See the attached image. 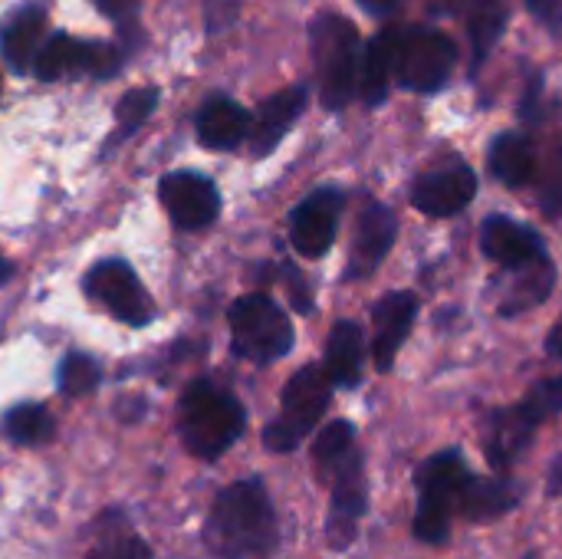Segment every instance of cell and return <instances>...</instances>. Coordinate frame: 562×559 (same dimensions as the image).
Returning a JSON list of instances; mask_svg holds the SVG:
<instances>
[{
	"label": "cell",
	"instance_id": "obj_1",
	"mask_svg": "<svg viewBox=\"0 0 562 559\" xmlns=\"http://www.w3.org/2000/svg\"><path fill=\"white\" fill-rule=\"evenodd\" d=\"M280 544L277 514L260 478L224 488L204 521V547L217 559H267Z\"/></svg>",
	"mask_w": 562,
	"mask_h": 559
},
{
	"label": "cell",
	"instance_id": "obj_2",
	"mask_svg": "<svg viewBox=\"0 0 562 559\" xmlns=\"http://www.w3.org/2000/svg\"><path fill=\"white\" fill-rule=\"evenodd\" d=\"M247 428L244 405L221 385L198 379L184 389L178 405V432L184 448L201 461H217L231 451Z\"/></svg>",
	"mask_w": 562,
	"mask_h": 559
},
{
	"label": "cell",
	"instance_id": "obj_3",
	"mask_svg": "<svg viewBox=\"0 0 562 559\" xmlns=\"http://www.w3.org/2000/svg\"><path fill=\"white\" fill-rule=\"evenodd\" d=\"M471 468L458 448L438 451L425 458L415 471L418 511H415V537L422 544H445L451 537L454 511H461V497L471 484Z\"/></svg>",
	"mask_w": 562,
	"mask_h": 559
},
{
	"label": "cell",
	"instance_id": "obj_4",
	"mask_svg": "<svg viewBox=\"0 0 562 559\" xmlns=\"http://www.w3.org/2000/svg\"><path fill=\"white\" fill-rule=\"evenodd\" d=\"M310 43L323 86V105L329 112H342L352 96H359V33L339 13H319L310 26Z\"/></svg>",
	"mask_w": 562,
	"mask_h": 559
},
{
	"label": "cell",
	"instance_id": "obj_5",
	"mask_svg": "<svg viewBox=\"0 0 562 559\" xmlns=\"http://www.w3.org/2000/svg\"><path fill=\"white\" fill-rule=\"evenodd\" d=\"M562 412V379L540 382L530 395L514 405L487 415L484 425V455L494 471H510L514 461L530 448L533 432Z\"/></svg>",
	"mask_w": 562,
	"mask_h": 559
},
{
	"label": "cell",
	"instance_id": "obj_6",
	"mask_svg": "<svg viewBox=\"0 0 562 559\" xmlns=\"http://www.w3.org/2000/svg\"><path fill=\"white\" fill-rule=\"evenodd\" d=\"M333 399V382L326 369L319 366H303L283 389L280 399V415L263 428V445L273 455H290L300 448V441L319 425Z\"/></svg>",
	"mask_w": 562,
	"mask_h": 559
},
{
	"label": "cell",
	"instance_id": "obj_7",
	"mask_svg": "<svg viewBox=\"0 0 562 559\" xmlns=\"http://www.w3.org/2000/svg\"><path fill=\"white\" fill-rule=\"evenodd\" d=\"M231 343L234 353L247 362L257 366H270L277 359H283L293 349V323L286 320V313L267 297V293H247L240 297L231 313Z\"/></svg>",
	"mask_w": 562,
	"mask_h": 559
},
{
	"label": "cell",
	"instance_id": "obj_8",
	"mask_svg": "<svg viewBox=\"0 0 562 559\" xmlns=\"http://www.w3.org/2000/svg\"><path fill=\"white\" fill-rule=\"evenodd\" d=\"M323 481H329L326 544L342 554L352 547V540L359 534V521L366 517V507H369V484H366V468H362L359 448H352L333 471H326Z\"/></svg>",
	"mask_w": 562,
	"mask_h": 559
},
{
	"label": "cell",
	"instance_id": "obj_9",
	"mask_svg": "<svg viewBox=\"0 0 562 559\" xmlns=\"http://www.w3.org/2000/svg\"><path fill=\"white\" fill-rule=\"evenodd\" d=\"M458 63V46L441 30H408L402 33L395 76L412 92H438Z\"/></svg>",
	"mask_w": 562,
	"mask_h": 559
},
{
	"label": "cell",
	"instance_id": "obj_10",
	"mask_svg": "<svg viewBox=\"0 0 562 559\" xmlns=\"http://www.w3.org/2000/svg\"><path fill=\"white\" fill-rule=\"evenodd\" d=\"M119 66H122V49L109 43H86L66 33H53L33 59V76L43 82H56L72 72L105 79V76H115Z\"/></svg>",
	"mask_w": 562,
	"mask_h": 559
},
{
	"label": "cell",
	"instance_id": "obj_11",
	"mask_svg": "<svg viewBox=\"0 0 562 559\" xmlns=\"http://www.w3.org/2000/svg\"><path fill=\"white\" fill-rule=\"evenodd\" d=\"M86 293L105 306L119 323H128V326H145L151 316H155V303L148 300L138 273L125 264V260H102L95 264L86 280H82Z\"/></svg>",
	"mask_w": 562,
	"mask_h": 559
},
{
	"label": "cell",
	"instance_id": "obj_12",
	"mask_svg": "<svg viewBox=\"0 0 562 559\" xmlns=\"http://www.w3.org/2000/svg\"><path fill=\"white\" fill-rule=\"evenodd\" d=\"M342 208H346V194L339 188H333V185L316 188L313 194H306L293 208V214H290V241H293L300 257L316 260L333 247Z\"/></svg>",
	"mask_w": 562,
	"mask_h": 559
},
{
	"label": "cell",
	"instance_id": "obj_13",
	"mask_svg": "<svg viewBox=\"0 0 562 559\" xmlns=\"http://www.w3.org/2000/svg\"><path fill=\"white\" fill-rule=\"evenodd\" d=\"M161 204L171 214V221L181 231H201L217 221L221 214V194L211 178L198 171H175L165 175L158 185Z\"/></svg>",
	"mask_w": 562,
	"mask_h": 559
},
{
	"label": "cell",
	"instance_id": "obj_14",
	"mask_svg": "<svg viewBox=\"0 0 562 559\" xmlns=\"http://www.w3.org/2000/svg\"><path fill=\"white\" fill-rule=\"evenodd\" d=\"M477 194V175L464 165H445L428 175H422L412 188V204L428 217H451L464 211Z\"/></svg>",
	"mask_w": 562,
	"mask_h": 559
},
{
	"label": "cell",
	"instance_id": "obj_15",
	"mask_svg": "<svg viewBox=\"0 0 562 559\" xmlns=\"http://www.w3.org/2000/svg\"><path fill=\"white\" fill-rule=\"evenodd\" d=\"M398 237V221L382 201H366L356 221V241L349 250V277L366 280L379 270Z\"/></svg>",
	"mask_w": 562,
	"mask_h": 559
},
{
	"label": "cell",
	"instance_id": "obj_16",
	"mask_svg": "<svg viewBox=\"0 0 562 559\" xmlns=\"http://www.w3.org/2000/svg\"><path fill=\"white\" fill-rule=\"evenodd\" d=\"M415 316H418V300L408 290H392L375 303V310H372V320H375L372 359H375L379 372H389L395 366L398 349L405 346V339L415 326Z\"/></svg>",
	"mask_w": 562,
	"mask_h": 559
},
{
	"label": "cell",
	"instance_id": "obj_17",
	"mask_svg": "<svg viewBox=\"0 0 562 559\" xmlns=\"http://www.w3.org/2000/svg\"><path fill=\"white\" fill-rule=\"evenodd\" d=\"M481 250L494 264H501L507 270H517L524 264H533V260L547 257L543 237L533 227H527L520 221H510L504 214H494V217H487L481 224Z\"/></svg>",
	"mask_w": 562,
	"mask_h": 559
},
{
	"label": "cell",
	"instance_id": "obj_18",
	"mask_svg": "<svg viewBox=\"0 0 562 559\" xmlns=\"http://www.w3.org/2000/svg\"><path fill=\"white\" fill-rule=\"evenodd\" d=\"M306 99H310L306 86H290V89L270 96V99L260 105L257 119L250 122V135H247V138H250V152H254L257 158L270 155V152L283 142V135H286V132L293 128V122L303 115Z\"/></svg>",
	"mask_w": 562,
	"mask_h": 559
},
{
	"label": "cell",
	"instance_id": "obj_19",
	"mask_svg": "<svg viewBox=\"0 0 562 559\" xmlns=\"http://www.w3.org/2000/svg\"><path fill=\"white\" fill-rule=\"evenodd\" d=\"M250 112L231 99V96H211L201 112H198V138L204 148H214V152H227V148H237L247 135H250Z\"/></svg>",
	"mask_w": 562,
	"mask_h": 559
},
{
	"label": "cell",
	"instance_id": "obj_20",
	"mask_svg": "<svg viewBox=\"0 0 562 559\" xmlns=\"http://www.w3.org/2000/svg\"><path fill=\"white\" fill-rule=\"evenodd\" d=\"M398 46H402V30L389 26L382 33H375L362 53L359 63V96L366 105H379L389 96V82L395 76L398 66Z\"/></svg>",
	"mask_w": 562,
	"mask_h": 559
},
{
	"label": "cell",
	"instance_id": "obj_21",
	"mask_svg": "<svg viewBox=\"0 0 562 559\" xmlns=\"http://www.w3.org/2000/svg\"><path fill=\"white\" fill-rule=\"evenodd\" d=\"M362 356H366V339L359 323L339 320L329 329L326 339V376L339 389H356L362 382Z\"/></svg>",
	"mask_w": 562,
	"mask_h": 559
},
{
	"label": "cell",
	"instance_id": "obj_22",
	"mask_svg": "<svg viewBox=\"0 0 562 559\" xmlns=\"http://www.w3.org/2000/svg\"><path fill=\"white\" fill-rule=\"evenodd\" d=\"M43 43H46V10L43 7H23L0 30L3 59L20 72L33 69V59H36Z\"/></svg>",
	"mask_w": 562,
	"mask_h": 559
},
{
	"label": "cell",
	"instance_id": "obj_23",
	"mask_svg": "<svg viewBox=\"0 0 562 559\" xmlns=\"http://www.w3.org/2000/svg\"><path fill=\"white\" fill-rule=\"evenodd\" d=\"M520 504V484L510 478H471L464 497H461V514L474 524L497 521L510 514Z\"/></svg>",
	"mask_w": 562,
	"mask_h": 559
},
{
	"label": "cell",
	"instance_id": "obj_24",
	"mask_svg": "<svg viewBox=\"0 0 562 559\" xmlns=\"http://www.w3.org/2000/svg\"><path fill=\"white\" fill-rule=\"evenodd\" d=\"M553 283H557V270H553V264H550L547 257L517 267V270H514V280H510V287H507V297L501 300L497 313H501L504 320H510V316H520V313L540 306V303L550 297Z\"/></svg>",
	"mask_w": 562,
	"mask_h": 559
},
{
	"label": "cell",
	"instance_id": "obj_25",
	"mask_svg": "<svg viewBox=\"0 0 562 559\" xmlns=\"http://www.w3.org/2000/svg\"><path fill=\"white\" fill-rule=\"evenodd\" d=\"M491 171L510 185L524 188L537 178V148L527 135L517 132H501L491 145Z\"/></svg>",
	"mask_w": 562,
	"mask_h": 559
},
{
	"label": "cell",
	"instance_id": "obj_26",
	"mask_svg": "<svg viewBox=\"0 0 562 559\" xmlns=\"http://www.w3.org/2000/svg\"><path fill=\"white\" fill-rule=\"evenodd\" d=\"M3 435L13 441V445H23V448H36V445H46L56 432L53 425V415L36 405V402H23L16 409H10L3 415Z\"/></svg>",
	"mask_w": 562,
	"mask_h": 559
},
{
	"label": "cell",
	"instance_id": "obj_27",
	"mask_svg": "<svg viewBox=\"0 0 562 559\" xmlns=\"http://www.w3.org/2000/svg\"><path fill=\"white\" fill-rule=\"evenodd\" d=\"M507 26V7L501 0H481V7L471 16V46H474V69L491 56L497 40Z\"/></svg>",
	"mask_w": 562,
	"mask_h": 559
},
{
	"label": "cell",
	"instance_id": "obj_28",
	"mask_svg": "<svg viewBox=\"0 0 562 559\" xmlns=\"http://www.w3.org/2000/svg\"><path fill=\"white\" fill-rule=\"evenodd\" d=\"M356 448V425L339 418V422H329L316 441H313V465H316V474L323 478L326 471H333L349 451Z\"/></svg>",
	"mask_w": 562,
	"mask_h": 559
},
{
	"label": "cell",
	"instance_id": "obj_29",
	"mask_svg": "<svg viewBox=\"0 0 562 559\" xmlns=\"http://www.w3.org/2000/svg\"><path fill=\"white\" fill-rule=\"evenodd\" d=\"M56 382H59V392L69 395V399L92 395L99 389V382H102V366L92 356H86V353H69L59 362Z\"/></svg>",
	"mask_w": 562,
	"mask_h": 559
},
{
	"label": "cell",
	"instance_id": "obj_30",
	"mask_svg": "<svg viewBox=\"0 0 562 559\" xmlns=\"http://www.w3.org/2000/svg\"><path fill=\"white\" fill-rule=\"evenodd\" d=\"M158 105V89L145 86V89H132L128 96L119 99V132H135Z\"/></svg>",
	"mask_w": 562,
	"mask_h": 559
},
{
	"label": "cell",
	"instance_id": "obj_31",
	"mask_svg": "<svg viewBox=\"0 0 562 559\" xmlns=\"http://www.w3.org/2000/svg\"><path fill=\"white\" fill-rule=\"evenodd\" d=\"M86 559H151V550L142 537L135 534H112V537H102Z\"/></svg>",
	"mask_w": 562,
	"mask_h": 559
},
{
	"label": "cell",
	"instance_id": "obj_32",
	"mask_svg": "<svg viewBox=\"0 0 562 559\" xmlns=\"http://www.w3.org/2000/svg\"><path fill=\"white\" fill-rule=\"evenodd\" d=\"M540 201H543V211L550 217H562V148L557 161H553V171L543 181V198Z\"/></svg>",
	"mask_w": 562,
	"mask_h": 559
},
{
	"label": "cell",
	"instance_id": "obj_33",
	"mask_svg": "<svg viewBox=\"0 0 562 559\" xmlns=\"http://www.w3.org/2000/svg\"><path fill=\"white\" fill-rule=\"evenodd\" d=\"M537 23H543L553 36H562V0H527Z\"/></svg>",
	"mask_w": 562,
	"mask_h": 559
},
{
	"label": "cell",
	"instance_id": "obj_34",
	"mask_svg": "<svg viewBox=\"0 0 562 559\" xmlns=\"http://www.w3.org/2000/svg\"><path fill=\"white\" fill-rule=\"evenodd\" d=\"M240 10V0H204V20H207V30L217 33L224 30Z\"/></svg>",
	"mask_w": 562,
	"mask_h": 559
},
{
	"label": "cell",
	"instance_id": "obj_35",
	"mask_svg": "<svg viewBox=\"0 0 562 559\" xmlns=\"http://www.w3.org/2000/svg\"><path fill=\"white\" fill-rule=\"evenodd\" d=\"M109 20H115L122 30L135 26V16H138V0H92Z\"/></svg>",
	"mask_w": 562,
	"mask_h": 559
},
{
	"label": "cell",
	"instance_id": "obj_36",
	"mask_svg": "<svg viewBox=\"0 0 562 559\" xmlns=\"http://www.w3.org/2000/svg\"><path fill=\"white\" fill-rule=\"evenodd\" d=\"M366 13H372V16H389L392 10H398L405 0H356Z\"/></svg>",
	"mask_w": 562,
	"mask_h": 559
},
{
	"label": "cell",
	"instance_id": "obj_37",
	"mask_svg": "<svg viewBox=\"0 0 562 559\" xmlns=\"http://www.w3.org/2000/svg\"><path fill=\"white\" fill-rule=\"evenodd\" d=\"M547 494L550 497H560L562 494V458H557L547 471Z\"/></svg>",
	"mask_w": 562,
	"mask_h": 559
},
{
	"label": "cell",
	"instance_id": "obj_38",
	"mask_svg": "<svg viewBox=\"0 0 562 559\" xmlns=\"http://www.w3.org/2000/svg\"><path fill=\"white\" fill-rule=\"evenodd\" d=\"M547 353L553 359H562V316L557 320V326L550 329V336H547Z\"/></svg>",
	"mask_w": 562,
	"mask_h": 559
},
{
	"label": "cell",
	"instance_id": "obj_39",
	"mask_svg": "<svg viewBox=\"0 0 562 559\" xmlns=\"http://www.w3.org/2000/svg\"><path fill=\"white\" fill-rule=\"evenodd\" d=\"M10 273H13V267H10V260L0 254V283H7V280H10Z\"/></svg>",
	"mask_w": 562,
	"mask_h": 559
}]
</instances>
